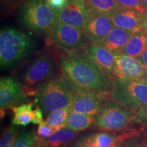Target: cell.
<instances>
[{
  "instance_id": "9a60e30c",
  "label": "cell",
  "mask_w": 147,
  "mask_h": 147,
  "mask_svg": "<svg viewBox=\"0 0 147 147\" xmlns=\"http://www.w3.org/2000/svg\"><path fill=\"white\" fill-rule=\"evenodd\" d=\"M134 32L115 27L107 37L99 45L102 46L115 55H120Z\"/></svg>"
},
{
  "instance_id": "8d00e7d4",
  "label": "cell",
  "mask_w": 147,
  "mask_h": 147,
  "mask_svg": "<svg viewBox=\"0 0 147 147\" xmlns=\"http://www.w3.org/2000/svg\"><path fill=\"white\" fill-rule=\"evenodd\" d=\"M144 136L147 140V130H146V129L144 128Z\"/></svg>"
},
{
  "instance_id": "4dcf8cb0",
  "label": "cell",
  "mask_w": 147,
  "mask_h": 147,
  "mask_svg": "<svg viewBox=\"0 0 147 147\" xmlns=\"http://www.w3.org/2000/svg\"><path fill=\"white\" fill-rule=\"evenodd\" d=\"M68 0H47V2L55 12L61 10L66 5Z\"/></svg>"
},
{
  "instance_id": "6da1fadb",
  "label": "cell",
  "mask_w": 147,
  "mask_h": 147,
  "mask_svg": "<svg viewBox=\"0 0 147 147\" xmlns=\"http://www.w3.org/2000/svg\"><path fill=\"white\" fill-rule=\"evenodd\" d=\"M59 63L63 76L80 91L109 93L113 80L87 53L86 49L63 51Z\"/></svg>"
},
{
  "instance_id": "ffe728a7",
  "label": "cell",
  "mask_w": 147,
  "mask_h": 147,
  "mask_svg": "<svg viewBox=\"0 0 147 147\" xmlns=\"http://www.w3.org/2000/svg\"><path fill=\"white\" fill-rule=\"evenodd\" d=\"M34 103L23 104L11 108L13 112L12 123L17 126H26L34 122L35 110L33 109Z\"/></svg>"
},
{
  "instance_id": "484cf974",
  "label": "cell",
  "mask_w": 147,
  "mask_h": 147,
  "mask_svg": "<svg viewBox=\"0 0 147 147\" xmlns=\"http://www.w3.org/2000/svg\"><path fill=\"white\" fill-rule=\"evenodd\" d=\"M116 1L121 8L136 10L142 13L147 12L141 0H116Z\"/></svg>"
},
{
  "instance_id": "e0dca14e",
  "label": "cell",
  "mask_w": 147,
  "mask_h": 147,
  "mask_svg": "<svg viewBox=\"0 0 147 147\" xmlns=\"http://www.w3.org/2000/svg\"><path fill=\"white\" fill-rule=\"evenodd\" d=\"M78 132L63 127L55 131L47 138H40L35 143L34 147H67L70 146Z\"/></svg>"
},
{
  "instance_id": "f1b7e54d",
  "label": "cell",
  "mask_w": 147,
  "mask_h": 147,
  "mask_svg": "<svg viewBox=\"0 0 147 147\" xmlns=\"http://www.w3.org/2000/svg\"><path fill=\"white\" fill-rule=\"evenodd\" d=\"M77 140L83 147H97L94 139L93 134H89L80 136L77 138Z\"/></svg>"
},
{
  "instance_id": "5b68a950",
  "label": "cell",
  "mask_w": 147,
  "mask_h": 147,
  "mask_svg": "<svg viewBox=\"0 0 147 147\" xmlns=\"http://www.w3.org/2000/svg\"><path fill=\"white\" fill-rule=\"evenodd\" d=\"M18 20L33 32L49 34L57 24V12L47 0H25L18 11Z\"/></svg>"
},
{
  "instance_id": "d6986e66",
  "label": "cell",
  "mask_w": 147,
  "mask_h": 147,
  "mask_svg": "<svg viewBox=\"0 0 147 147\" xmlns=\"http://www.w3.org/2000/svg\"><path fill=\"white\" fill-rule=\"evenodd\" d=\"M96 117L75 112H70L66 119L65 127L76 132L82 131L94 125Z\"/></svg>"
},
{
  "instance_id": "e575fe53",
  "label": "cell",
  "mask_w": 147,
  "mask_h": 147,
  "mask_svg": "<svg viewBox=\"0 0 147 147\" xmlns=\"http://www.w3.org/2000/svg\"><path fill=\"white\" fill-rule=\"evenodd\" d=\"M69 147H83V146H82V145L80 144V142H79L76 139V140H74V142H73L72 143H71V144H70V146H69Z\"/></svg>"
},
{
  "instance_id": "d4e9b609",
  "label": "cell",
  "mask_w": 147,
  "mask_h": 147,
  "mask_svg": "<svg viewBox=\"0 0 147 147\" xmlns=\"http://www.w3.org/2000/svg\"><path fill=\"white\" fill-rule=\"evenodd\" d=\"M97 147H109L117 138V134L114 131H100L93 133Z\"/></svg>"
},
{
  "instance_id": "1f68e13d",
  "label": "cell",
  "mask_w": 147,
  "mask_h": 147,
  "mask_svg": "<svg viewBox=\"0 0 147 147\" xmlns=\"http://www.w3.org/2000/svg\"><path fill=\"white\" fill-rule=\"evenodd\" d=\"M43 111L39 106H37L35 109L34 120L33 123L39 125L43 122Z\"/></svg>"
},
{
  "instance_id": "d590c367",
  "label": "cell",
  "mask_w": 147,
  "mask_h": 147,
  "mask_svg": "<svg viewBox=\"0 0 147 147\" xmlns=\"http://www.w3.org/2000/svg\"><path fill=\"white\" fill-rule=\"evenodd\" d=\"M141 1H142L143 5H144V8L147 10V0H141Z\"/></svg>"
},
{
  "instance_id": "7c38bea8",
  "label": "cell",
  "mask_w": 147,
  "mask_h": 147,
  "mask_svg": "<svg viewBox=\"0 0 147 147\" xmlns=\"http://www.w3.org/2000/svg\"><path fill=\"white\" fill-rule=\"evenodd\" d=\"M26 94L23 86L14 77H1L0 80V108L4 114V110L17 106L24 102Z\"/></svg>"
},
{
  "instance_id": "8fae6325",
  "label": "cell",
  "mask_w": 147,
  "mask_h": 147,
  "mask_svg": "<svg viewBox=\"0 0 147 147\" xmlns=\"http://www.w3.org/2000/svg\"><path fill=\"white\" fill-rule=\"evenodd\" d=\"M89 10L87 0H68L65 6L57 12V23L83 30Z\"/></svg>"
},
{
  "instance_id": "4316f807",
  "label": "cell",
  "mask_w": 147,
  "mask_h": 147,
  "mask_svg": "<svg viewBox=\"0 0 147 147\" xmlns=\"http://www.w3.org/2000/svg\"><path fill=\"white\" fill-rule=\"evenodd\" d=\"M123 147H147V140L141 134L134 136L125 140Z\"/></svg>"
},
{
  "instance_id": "44dd1931",
  "label": "cell",
  "mask_w": 147,
  "mask_h": 147,
  "mask_svg": "<svg viewBox=\"0 0 147 147\" xmlns=\"http://www.w3.org/2000/svg\"><path fill=\"white\" fill-rule=\"evenodd\" d=\"M90 10L111 16L121 9L116 0H87Z\"/></svg>"
},
{
  "instance_id": "277c9868",
  "label": "cell",
  "mask_w": 147,
  "mask_h": 147,
  "mask_svg": "<svg viewBox=\"0 0 147 147\" xmlns=\"http://www.w3.org/2000/svg\"><path fill=\"white\" fill-rule=\"evenodd\" d=\"M109 95L113 101L137 115L147 106V79L115 78Z\"/></svg>"
},
{
  "instance_id": "cb8c5ba5",
  "label": "cell",
  "mask_w": 147,
  "mask_h": 147,
  "mask_svg": "<svg viewBox=\"0 0 147 147\" xmlns=\"http://www.w3.org/2000/svg\"><path fill=\"white\" fill-rule=\"evenodd\" d=\"M17 125L12 124L3 131L0 141V147H12L18 136Z\"/></svg>"
},
{
  "instance_id": "7a4b0ae2",
  "label": "cell",
  "mask_w": 147,
  "mask_h": 147,
  "mask_svg": "<svg viewBox=\"0 0 147 147\" xmlns=\"http://www.w3.org/2000/svg\"><path fill=\"white\" fill-rule=\"evenodd\" d=\"M34 43L31 37L14 27H4L0 32L1 67H13L32 52Z\"/></svg>"
},
{
  "instance_id": "52a82bcc",
  "label": "cell",
  "mask_w": 147,
  "mask_h": 147,
  "mask_svg": "<svg viewBox=\"0 0 147 147\" xmlns=\"http://www.w3.org/2000/svg\"><path fill=\"white\" fill-rule=\"evenodd\" d=\"M135 123L136 114L110 98L96 117L94 126L104 131L118 132L129 131Z\"/></svg>"
},
{
  "instance_id": "ba28073f",
  "label": "cell",
  "mask_w": 147,
  "mask_h": 147,
  "mask_svg": "<svg viewBox=\"0 0 147 147\" xmlns=\"http://www.w3.org/2000/svg\"><path fill=\"white\" fill-rule=\"evenodd\" d=\"M48 35L49 41L63 51L81 50L89 45L84 31L70 25L57 23Z\"/></svg>"
},
{
  "instance_id": "3957f363",
  "label": "cell",
  "mask_w": 147,
  "mask_h": 147,
  "mask_svg": "<svg viewBox=\"0 0 147 147\" xmlns=\"http://www.w3.org/2000/svg\"><path fill=\"white\" fill-rule=\"evenodd\" d=\"M77 91V88L67 77H54L38 91L40 107L46 116L54 110L69 107Z\"/></svg>"
},
{
  "instance_id": "7402d4cb",
  "label": "cell",
  "mask_w": 147,
  "mask_h": 147,
  "mask_svg": "<svg viewBox=\"0 0 147 147\" xmlns=\"http://www.w3.org/2000/svg\"><path fill=\"white\" fill-rule=\"evenodd\" d=\"M69 113V107L54 110L47 116L45 121L49 126L54 129L55 131H57L65 127L66 119Z\"/></svg>"
},
{
  "instance_id": "74e56055",
  "label": "cell",
  "mask_w": 147,
  "mask_h": 147,
  "mask_svg": "<svg viewBox=\"0 0 147 147\" xmlns=\"http://www.w3.org/2000/svg\"><path fill=\"white\" fill-rule=\"evenodd\" d=\"M5 1H8V2H13V1H15L16 0H4Z\"/></svg>"
},
{
  "instance_id": "603a6c76",
  "label": "cell",
  "mask_w": 147,
  "mask_h": 147,
  "mask_svg": "<svg viewBox=\"0 0 147 147\" xmlns=\"http://www.w3.org/2000/svg\"><path fill=\"white\" fill-rule=\"evenodd\" d=\"M38 136L34 131H21L12 147H34Z\"/></svg>"
},
{
  "instance_id": "2e32d148",
  "label": "cell",
  "mask_w": 147,
  "mask_h": 147,
  "mask_svg": "<svg viewBox=\"0 0 147 147\" xmlns=\"http://www.w3.org/2000/svg\"><path fill=\"white\" fill-rule=\"evenodd\" d=\"M143 14L136 10L121 8L110 17L113 19L115 27L136 32L141 29Z\"/></svg>"
},
{
  "instance_id": "d6a6232c",
  "label": "cell",
  "mask_w": 147,
  "mask_h": 147,
  "mask_svg": "<svg viewBox=\"0 0 147 147\" xmlns=\"http://www.w3.org/2000/svg\"><path fill=\"white\" fill-rule=\"evenodd\" d=\"M136 59L139 61H140L145 67H147V48L143 51L142 54L136 57Z\"/></svg>"
},
{
  "instance_id": "836d02e7",
  "label": "cell",
  "mask_w": 147,
  "mask_h": 147,
  "mask_svg": "<svg viewBox=\"0 0 147 147\" xmlns=\"http://www.w3.org/2000/svg\"><path fill=\"white\" fill-rule=\"evenodd\" d=\"M141 29L147 34V12L143 14L141 21Z\"/></svg>"
},
{
  "instance_id": "5bb4252c",
  "label": "cell",
  "mask_w": 147,
  "mask_h": 147,
  "mask_svg": "<svg viewBox=\"0 0 147 147\" xmlns=\"http://www.w3.org/2000/svg\"><path fill=\"white\" fill-rule=\"evenodd\" d=\"M86 50L103 70L115 80L117 67L115 55L102 46L94 43L89 44Z\"/></svg>"
},
{
  "instance_id": "30bf717a",
  "label": "cell",
  "mask_w": 147,
  "mask_h": 147,
  "mask_svg": "<svg viewBox=\"0 0 147 147\" xmlns=\"http://www.w3.org/2000/svg\"><path fill=\"white\" fill-rule=\"evenodd\" d=\"M115 27L110 16L90 10L83 31L90 43L99 45Z\"/></svg>"
},
{
  "instance_id": "ac0fdd59",
  "label": "cell",
  "mask_w": 147,
  "mask_h": 147,
  "mask_svg": "<svg viewBox=\"0 0 147 147\" xmlns=\"http://www.w3.org/2000/svg\"><path fill=\"white\" fill-rule=\"evenodd\" d=\"M147 48V34L142 29L136 31L131 37L121 55L136 58Z\"/></svg>"
},
{
  "instance_id": "9c48e42d",
  "label": "cell",
  "mask_w": 147,
  "mask_h": 147,
  "mask_svg": "<svg viewBox=\"0 0 147 147\" xmlns=\"http://www.w3.org/2000/svg\"><path fill=\"white\" fill-rule=\"evenodd\" d=\"M110 99L109 93H95L78 90L69 109L70 112L96 117Z\"/></svg>"
},
{
  "instance_id": "f546056e",
  "label": "cell",
  "mask_w": 147,
  "mask_h": 147,
  "mask_svg": "<svg viewBox=\"0 0 147 147\" xmlns=\"http://www.w3.org/2000/svg\"><path fill=\"white\" fill-rule=\"evenodd\" d=\"M137 123L147 128V106L140 110L137 114Z\"/></svg>"
},
{
  "instance_id": "4fadbf2b",
  "label": "cell",
  "mask_w": 147,
  "mask_h": 147,
  "mask_svg": "<svg viewBox=\"0 0 147 147\" xmlns=\"http://www.w3.org/2000/svg\"><path fill=\"white\" fill-rule=\"evenodd\" d=\"M115 59L116 78L147 79V67L136 58L120 54Z\"/></svg>"
},
{
  "instance_id": "8992f818",
  "label": "cell",
  "mask_w": 147,
  "mask_h": 147,
  "mask_svg": "<svg viewBox=\"0 0 147 147\" xmlns=\"http://www.w3.org/2000/svg\"><path fill=\"white\" fill-rule=\"evenodd\" d=\"M57 63L49 52H41L29 64L23 76L22 86L25 94L37 95L43 84L54 78Z\"/></svg>"
},
{
  "instance_id": "83f0119b",
  "label": "cell",
  "mask_w": 147,
  "mask_h": 147,
  "mask_svg": "<svg viewBox=\"0 0 147 147\" xmlns=\"http://www.w3.org/2000/svg\"><path fill=\"white\" fill-rule=\"evenodd\" d=\"M55 130L51 126H49L47 124L46 121H43L41 123L38 125V129H37L36 134L38 138H47L52 135L53 133H55Z\"/></svg>"
}]
</instances>
